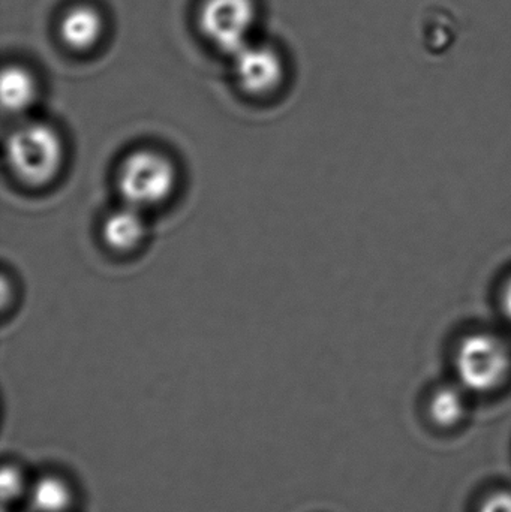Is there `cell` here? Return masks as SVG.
Segmentation results:
<instances>
[{
	"instance_id": "1",
	"label": "cell",
	"mask_w": 511,
	"mask_h": 512,
	"mask_svg": "<svg viewBox=\"0 0 511 512\" xmlns=\"http://www.w3.org/2000/svg\"><path fill=\"white\" fill-rule=\"evenodd\" d=\"M66 158L65 137L44 120H24L6 138V164L14 179L26 188L53 185L65 170Z\"/></svg>"
},
{
	"instance_id": "2",
	"label": "cell",
	"mask_w": 511,
	"mask_h": 512,
	"mask_svg": "<svg viewBox=\"0 0 511 512\" xmlns=\"http://www.w3.org/2000/svg\"><path fill=\"white\" fill-rule=\"evenodd\" d=\"M179 167L165 150L138 147L119 164L116 186L120 200L149 213L165 206L179 188Z\"/></svg>"
},
{
	"instance_id": "3",
	"label": "cell",
	"mask_w": 511,
	"mask_h": 512,
	"mask_svg": "<svg viewBox=\"0 0 511 512\" xmlns=\"http://www.w3.org/2000/svg\"><path fill=\"white\" fill-rule=\"evenodd\" d=\"M453 366L464 390L480 394L498 390L511 373L509 340L494 331H471L456 345Z\"/></svg>"
},
{
	"instance_id": "4",
	"label": "cell",
	"mask_w": 511,
	"mask_h": 512,
	"mask_svg": "<svg viewBox=\"0 0 511 512\" xmlns=\"http://www.w3.org/2000/svg\"><path fill=\"white\" fill-rule=\"evenodd\" d=\"M255 15L254 0H204L198 24L216 48L231 56L251 41Z\"/></svg>"
},
{
	"instance_id": "5",
	"label": "cell",
	"mask_w": 511,
	"mask_h": 512,
	"mask_svg": "<svg viewBox=\"0 0 511 512\" xmlns=\"http://www.w3.org/2000/svg\"><path fill=\"white\" fill-rule=\"evenodd\" d=\"M231 57L236 83L248 95L260 98L281 86L285 74L284 62L272 45L249 41Z\"/></svg>"
},
{
	"instance_id": "6",
	"label": "cell",
	"mask_w": 511,
	"mask_h": 512,
	"mask_svg": "<svg viewBox=\"0 0 511 512\" xmlns=\"http://www.w3.org/2000/svg\"><path fill=\"white\" fill-rule=\"evenodd\" d=\"M147 236V213L125 203L111 210L101 224L102 242L114 254L137 252L146 243Z\"/></svg>"
},
{
	"instance_id": "7",
	"label": "cell",
	"mask_w": 511,
	"mask_h": 512,
	"mask_svg": "<svg viewBox=\"0 0 511 512\" xmlns=\"http://www.w3.org/2000/svg\"><path fill=\"white\" fill-rule=\"evenodd\" d=\"M104 20L98 9L92 5H74L63 14L59 32L62 41L72 50L83 51L92 48L101 38Z\"/></svg>"
},
{
	"instance_id": "8",
	"label": "cell",
	"mask_w": 511,
	"mask_h": 512,
	"mask_svg": "<svg viewBox=\"0 0 511 512\" xmlns=\"http://www.w3.org/2000/svg\"><path fill=\"white\" fill-rule=\"evenodd\" d=\"M0 96L5 113L12 116L29 113L38 99V84L32 72L20 65H11L3 69Z\"/></svg>"
},
{
	"instance_id": "9",
	"label": "cell",
	"mask_w": 511,
	"mask_h": 512,
	"mask_svg": "<svg viewBox=\"0 0 511 512\" xmlns=\"http://www.w3.org/2000/svg\"><path fill=\"white\" fill-rule=\"evenodd\" d=\"M30 499L38 512H65L71 505V489L65 481L50 475L36 481Z\"/></svg>"
},
{
	"instance_id": "10",
	"label": "cell",
	"mask_w": 511,
	"mask_h": 512,
	"mask_svg": "<svg viewBox=\"0 0 511 512\" xmlns=\"http://www.w3.org/2000/svg\"><path fill=\"white\" fill-rule=\"evenodd\" d=\"M461 388L444 385L432 394L429 412L438 426H455L464 417L465 399Z\"/></svg>"
},
{
	"instance_id": "11",
	"label": "cell",
	"mask_w": 511,
	"mask_h": 512,
	"mask_svg": "<svg viewBox=\"0 0 511 512\" xmlns=\"http://www.w3.org/2000/svg\"><path fill=\"white\" fill-rule=\"evenodd\" d=\"M23 490V478L15 468H3L2 471V496L3 499H15Z\"/></svg>"
},
{
	"instance_id": "12",
	"label": "cell",
	"mask_w": 511,
	"mask_h": 512,
	"mask_svg": "<svg viewBox=\"0 0 511 512\" xmlns=\"http://www.w3.org/2000/svg\"><path fill=\"white\" fill-rule=\"evenodd\" d=\"M479 512H511V493H494L485 499Z\"/></svg>"
},
{
	"instance_id": "13",
	"label": "cell",
	"mask_w": 511,
	"mask_h": 512,
	"mask_svg": "<svg viewBox=\"0 0 511 512\" xmlns=\"http://www.w3.org/2000/svg\"><path fill=\"white\" fill-rule=\"evenodd\" d=\"M498 301H500V309L504 318L511 322V273L506 277L503 285H501Z\"/></svg>"
}]
</instances>
